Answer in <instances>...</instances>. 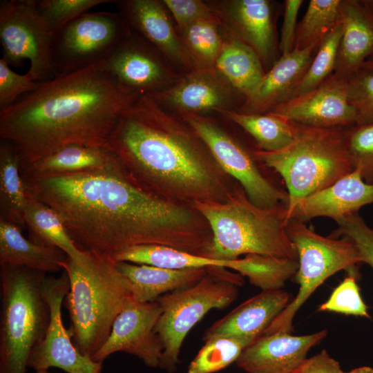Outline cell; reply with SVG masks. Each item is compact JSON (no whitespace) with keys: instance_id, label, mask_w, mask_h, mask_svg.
<instances>
[{"instance_id":"cell-1","label":"cell","mask_w":373,"mask_h":373,"mask_svg":"<svg viewBox=\"0 0 373 373\" xmlns=\"http://www.w3.org/2000/svg\"><path fill=\"white\" fill-rule=\"evenodd\" d=\"M23 180L29 194L59 214L82 251L113 259L156 245L209 256L213 234L204 216L142 188L118 159L96 171Z\"/></svg>"},{"instance_id":"cell-2","label":"cell","mask_w":373,"mask_h":373,"mask_svg":"<svg viewBox=\"0 0 373 373\" xmlns=\"http://www.w3.org/2000/svg\"><path fill=\"white\" fill-rule=\"evenodd\" d=\"M140 97L106 61L39 82L0 111V137L17 148L21 169L64 146H106L122 113Z\"/></svg>"},{"instance_id":"cell-3","label":"cell","mask_w":373,"mask_h":373,"mask_svg":"<svg viewBox=\"0 0 373 373\" xmlns=\"http://www.w3.org/2000/svg\"><path fill=\"white\" fill-rule=\"evenodd\" d=\"M107 146L140 186L175 203L224 202L237 183L195 131L150 95L122 113Z\"/></svg>"},{"instance_id":"cell-4","label":"cell","mask_w":373,"mask_h":373,"mask_svg":"<svg viewBox=\"0 0 373 373\" xmlns=\"http://www.w3.org/2000/svg\"><path fill=\"white\" fill-rule=\"evenodd\" d=\"M61 267L69 278L65 303L72 340L91 358L106 343L117 316L133 301L131 285L113 259L91 253L82 264L67 256Z\"/></svg>"},{"instance_id":"cell-5","label":"cell","mask_w":373,"mask_h":373,"mask_svg":"<svg viewBox=\"0 0 373 373\" xmlns=\"http://www.w3.org/2000/svg\"><path fill=\"white\" fill-rule=\"evenodd\" d=\"M193 206L211 229L213 241L208 258L230 260L242 255L259 254L298 260L296 247L286 231L287 204L258 207L237 182L226 202H200Z\"/></svg>"},{"instance_id":"cell-6","label":"cell","mask_w":373,"mask_h":373,"mask_svg":"<svg viewBox=\"0 0 373 373\" xmlns=\"http://www.w3.org/2000/svg\"><path fill=\"white\" fill-rule=\"evenodd\" d=\"M295 124L296 135L277 151L256 150L254 159L278 173L287 190L289 211L354 169L346 141L347 127L316 128Z\"/></svg>"},{"instance_id":"cell-7","label":"cell","mask_w":373,"mask_h":373,"mask_svg":"<svg viewBox=\"0 0 373 373\" xmlns=\"http://www.w3.org/2000/svg\"><path fill=\"white\" fill-rule=\"evenodd\" d=\"M46 274L1 266L0 373H26L30 354L46 334L50 321L41 293Z\"/></svg>"},{"instance_id":"cell-8","label":"cell","mask_w":373,"mask_h":373,"mask_svg":"<svg viewBox=\"0 0 373 373\" xmlns=\"http://www.w3.org/2000/svg\"><path fill=\"white\" fill-rule=\"evenodd\" d=\"M242 276L223 267H209L195 285L161 296L156 301L162 314L156 325L164 350L160 367L173 373L178 366L183 341L190 330L213 309H223L233 302Z\"/></svg>"},{"instance_id":"cell-9","label":"cell","mask_w":373,"mask_h":373,"mask_svg":"<svg viewBox=\"0 0 373 373\" xmlns=\"http://www.w3.org/2000/svg\"><path fill=\"white\" fill-rule=\"evenodd\" d=\"M286 231L298 254L296 278L299 289L263 335L290 334L296 312L326 279L341 270L363 262L356 245L347 237H324L311 230L303 222L294 219L287 221Z\"/></svg>"},{"instance_id":"cell-10","label":"cell","mask_w":373,"mask_h":373,"mask_svg":"<svg viewBox=\"0 0 373 373\" xmlns=\"http://www.w3.org/2000/svg\"><path fill=\"white\" fill-rule=\"evenodd\" d=\"M119 12H86L52 36L55 77L83 70L106 61L131 33Z\"/></svg>"},{"instance_id":"cell-11","label":"cell","mask_w":373,"mask_h":373,"mask_svg":"<svg viewBox=\"0 0 373 373\" xmlns=\"http://www.w3.org/2000/svg\"><path fill=\"white\" fill-rule=\"evenodd\" d=\"M52 33L40 15L37 0L0 2V41L2 57L10 66L30 61L28 73L37 82L55 77Z\"/></svg>"},{"instance_id":"cell-12","label":"cell","mask_w":373,"mask_h":373,"mask_svg":"<svg viewBox=\"0 0 373 373\" xmlns=\"http://www.w3.org/2000/svg\"><path fill=\"white\" fill-rule=\"evenodd\" d=\"M202 139L222 169L243 188L258 207L271 208L287 203L288 195L274 186L260 171L253 155L213 120L202 115L182 114Z\"/></svg>"},{"instance_id":"cell-13","label":"cell","mask_w":373,"mask_h":373,"mask_svg":"<svg viewBox=\"0 0 373 373\" xmlns=\"http://www.w3.org/2000/svg\"><path fill=\"white\" fill-rule=\"evenodd\" d=\"M70 288L68 274L63 270L57 278L46 276L41 293L50 310V321L44 338L32 350L28 367L48 370L58 367L67 373H102V363L82 354L66 329L61 316V306Z\"/></svg>"},{"instance_id":"cell-14","label":"cell","mask_w":373,"mask_h":373,"mask_svg":"<svg viewBox=\"0 0 373 373\" xmlns=\"http://www.w3.org/2000/svg\"><path fill=\"white\" fill-rule=\"evenodd\" d=\"M161 314L157 301L133 300L117 316L108 339L91 359L102 363L110 355L122 352L137 357L149 367H159L164 347L156 325Z\"/></svg>"},{"instance_id":"cell-15","label":"cell","mask_w":373,"mask_h":373,"mask_svg":"<svg viewBox=\"0 0 373 373\" xmlns=\"http://www.w3.org/2000/svg\"><path fill=\"white\" fill-rule=\"evenodd\" d=\"M347 89L348 78L334 73L316 88L267 113L312 127H349L356 124L357 115L348 102Z\"/></svg>"},{"instance_id":"cell-16","label":"cell","mask_w":373,"mask_h":373,"mask_svg":"<svg viewBox=\"0 0 373 373\" xmlns=\"http://www.w3.org/2000/svg\"><path fill=\"white\" fill-rule=\"evenodd\" d=\"M131 33L106 60L116 80L140 96L164 89L169 72L158 51L139 34Z\"/></svg>"},{"instance_id":"cell-17","label":"cell","mask_w":373,"mask_h":373,"mask_svg":"<svg viewBox=\"0 0 373 373\" xmlns=\"http://www.w3.org/2000/svg\"><path fill=\"white\" fill-rule=\"evenodd\" d=\"M233 90L236 91L215 68H200L150 95L162 107L173 108L181 115H204L209 111L229 109Z\"/></svg>"},{"instance_id":"cell-18","label":"cell","mask_w":373,"mask_h":373,"mask_svg":"<svg viewBox=\"0 0 373 373\" xmlns=\"http://www.w3.org/2000/svg\"><path fill=\"white\" fill-rule=\"evenodd\" d=\"M327 334L324 329L303 336L262 335L243 350L236 364L248 373H293Z\"/></svg>"},{"instance_id":"cell-19","label":"cell","mask_w":373,"mask_h":373,"mask_svg":"<svg viewBox=\"0 0 373 373\" xmlns=\"http://www.w3.org/2000/svg\"><path fill=\"white\" fill-rule=\"evenodd\" d=\"M371 203L373 182L364 181L361 170L356 168L330 186L298 200L287 211V218L304 222L326 216L338 222Z\"/></svg>"},{"instance_id":"cell-20","label":"cell","mask_w":373,"mask_h":373,"mask_svg":"<svg viewBox=\"0 0 373 373\" xmlns=\"http://www.w3.org/2000/svg\"><path fill=\"white\" fill-rule=\"evenodd\" d=\"M289 298L281 289L262 290L215 322L205 332L203 340L230 337L248 346L263 334L288 305Z\"/></svg>"},{"instance_id":"cell-21","label":"cell","mask_w":373,"mask_h":373,"mask_svg":"<svg viewBox=\"0 0 373 373\" xmlns=\"http://www.w3.org/2000/svg\"><path fill=\"white\" fill-rule=\"evenodd\" d=\"M115 3L129 27L158 51L187 67L195 66V61L176 35L162 1H115Z\"/></svg>"},{"instance_id":"cell-22","label":"cell","mask_w":373,"mask_h":373,"mask_svg":"<svg viewBox=\"0 0 373 373\" xmlns=\"http://www.w3.org/2000/svg\"><path fill=\"white\" fill-rule=\"evenodd\" d=\"M319 44L281 55L245 98L242 113H267L289 99L309 66Z\"/></svg>"},{"instance_id":"cell-23","label":"cell","mask_w":373,"mask_h":373,"mask_svg":"<svg viewBox=\"0 0 373 373\" xmlns=\"http://www.w3.org/2000/svg\"><path fill=\"white\" fill-rule=\"evenodd\" d=\"M225 15L229 32L251 48L262 64L276 62V38L269 1H230L227 3Z\"/></svg>"},{"instance_id":"cell-24","label":"cell","mask_w":373,"mask_h":373,"mask_svg":"<svg viewBox=\"0 0 373 373\" xmlns=\"http://www.w3.org/2000/svg\"><path fill=\"white\" fill-rule=\"evenodd\" d=\"M343 33L334 73L350 78L373 56V15L361 0H341Z\"/></svg>"},{"instance_id":"cell-25","label":"cell","mask_w":373,"mask_h":373,"mask_svg":"<svg viewBox=\"0 0 373 373\" xmlns=\"http://www.w3.org/2000/svg\"><path fill=\"white\" fill-rule=\"evenodd\" d=\"M130 283L133 300L153 302L161 296L195 285L208 268L170 269L128 262H115Z\"/></svg>"},{"instance_id":"cell-26","label":"cell","mask_w":373,"mask_h":373,"mask_svg":"<svg viewBox=\"0 0 373 373\" xmlns=\"http://www.w3.org/2000/svg\"><path fill=\"white\" fill-rule=\"evenodd\" d=\"M117 158L106 146L72 144L58 149L21 169L23 178H42L99 170Z\"/></svg>"},{"instance_id":"cell-27","label":"cell","mask_w":373,"mask_h":373,"mask_svg":"<svg viewBox=\"0 0 373 373\" xmlns=\"http://www.w3.org/2000/svg\"><path fill=\"white\" fill-rule=\"evenodd\" d=\"M67 256L57 247L41 246L26 239L18 226L0 219V266L55 273L63 270L61 263Z\"/></svg>"},{"instance_id":"cell-28","label":"cell","mask_w":373,"mask_h":373,"mask_svg":"<svg viewBox=\"0 0 373 373\" xmlns=\"http://www.w3.org/2000/svg\"><path fill=\"white\" fill-rule=\"evenodd\" d=\"M23 220L30 241L44 247H57L77 264L84 262L87 252L77 247L59 214L30 194Z\"/></svg>"},{"instance_id":"cell-29","label":"cell","mask_w":373,"mask_h":373,"mask_svg":"<svg viewBox=\"0 0 373 373\" xmlns=\"http://www.w3.org/2000/svg\"><path fill=\"white\" fill-rule=\"evenodd\" d=\"M214 68L245 98L252 93L265 73L256 52L231 32L224 41Z\"/></svg>"},{"instance_id":"cell-30","label":"cell","mask_w":373,"mask_h":373,"mask_svg":"<svg viewBox=\"0 0 373 373\" xmlns=\"http://www.w3.org/2000/svg\"><path fill=\"white\" fill-rule=\"evenodd\" d=\"M29 193L21 172L18 151L11 142L0 143V219L26 228L23 213Z\"/></svg>"},{"instance_id":"cell-31","label":"cell","mask_w":373,"mask_h":373,"mask_svg":"<svg viewBox=\"0 0 373 373\" xmlns=\"http://www.w3.org/2000/svg\"><path fill=\"white\" fill-rule=\"evenodd\" d=\"M218 113L249 133L260 150L277 151L288 146L295 139V124L276 115L249 114L231 109Z\"/></svg>"},{"instance_id":"cell-32","label":"cell","mask_w":373,"mask_h":373,"mask_svg":"<svg viewBox=\"0 0 373 373\" xmlns=\"http://www.w3.org/2000/svg\"><path fill=\"white\" fill-rule=\"evenodd\" d=\"M298 260L280 259L259 254L239 258L237 273L262 290L280 289L286 280L296 274Z\"/></svg>"},{"instance_id":"cell-33","label":"cell","mask_w":373,"mask_h":373,"mask_svg":"<svg viewBox=\"0 0 373 373\" xmlns=\"http://www.w3.org/2000/svg\"><path fill=\"white\" fill-rule=\"evenodd\" d=\"M341 0H311L298 23L293 50H303L319 44L336 25Z\"/></svg>"},{"instance_id":"cell-34","label":"cell","mask_w":373,"mask_h":373,"mask_svg":"<svg viewBox=\"0 0 373 373\" xmlns=\"http://www.w3.org/2000/svg\"><path fill=\"white\" fill-rule=\"evenodd\" d=\"M221 22L202 20L179 30L189 55L202 68H214L224 41L220 32Z\"/></svg>"},{"instance_id":"cell-35","label":"cell","mask_w":373,"mask_h":373,"mask_svg":"<svg viewBox=\"0 0 373 373\" xmlns=\"http://www.w3.org/2000/svg\"><path fill=\"white\" fill-rule=\"evenodd\" d=\"M342 33L343 26L338 19L336 25L321 41L309 66L290 99L316 88L334 73Z\"/></svg>"},{"instance_id":"cell-36","label":"cell","mask_w":373,"mask_h":373,"mask_svg":"<svg viewBox=\"0 0 373 373\" xmlns=\"http://www.w3.org/2000/svg\"><path fill=\"white\" fill-rule=\"evenodd\" d=\"M247 347L230 337H214L204 345L191 361L187 373H215L236 362Z\"/></svg>"},{"instance_id":"cell-37","label":"cell","mask_w":373,"mask_h":373,"mask_svg":"<svg viewBox=\"0 0 373 373\" xmlns=\"http://www.w3.org/2000/svg\"><path fill=\"white\" fill-rule=\"evenodd\" d=\"M112 0H37V9L52 35L97 6Z\"/></svg>"},{"instance_id":"cell-38","label":"cell","mask_w":373,"mask_h":373,"mask_svg":"<svg viewBox=\"0 0 373 373\" xmlns=\"http://www.w3.org/2000/svg\"><path fill=\"white\" fill-rule=\"evenodd\" d=\"M347 149L354 169L361 170L364 181L373 182V122L347 128Z\"/></svg>"},{"instance_id":"cell-39","label":"cell","mask_w":373,"mask_h":373,"mask_svg":"<svg viewBox=\"0 0 373 373\" xmlns=\"http://www.w3.org/2000/svg\"><path fill=\"white\" fill-rule=\"evenodd\" d=\"M319 311L370 318L352 274L345 277L334 289L327 300L319 307Z\"/></svg>"},{"instance_id":"cell-40","label":"cell","mask_w":373,"mask_h":373,"mask_svg":"<svg viewBox=\"0 0 373 373\" xmlns=\"http://www.w3.org/2000/svg\"><path fill=\"white\" fill-rule=\"evenodd\" d=\"M347 95L356 113V124L373 122V70L361 68L348 78Z\"/></svg>"},{"instance_id":"cell-41","label":"cell","mask_w":373,"mask_h":373,"mask_svg":"<svg viewBox=\"0 0 373 373\" xmlns=\"http://www.w3.org/2000/svg\"><path fill=\"white\" fill-rule=\"evenodd\" d=\"M338 228L332 237L341 235L352 240L356 245L362 261L373 269V229L367 225L358 212L350 214L338 222Z\"/></svg>"},{"instance_id":"cell-42","label":"cell","mask_w":373,"mask_h":373,"mask_svg":"<svg viewBox=\"0 0 373 373\" xmlns=\"http://www.w3.org/2000/svg\"><path fill=\"white\" fill-rule=\"evenodd\" d=\"M27 72L20 75L0 59V111L12 106L20 96L32 91L39 86Z\"/></svg>"},{"instance_id":"cell-43","label":"cell","mask_w":373,"mask_h":373,"mask_svg":"<svg viewBox=\"0 0 373 373\" xmlns=\"http://www.w3.org/2000/svg\"><path fill=\"white\" fill-rule=\"evenodd\" d=\"M179 30L194 22L209 20L221 22V12L200 0H163Z\"/></svg>"},{"instance_id":"cell-44","label":"cell","mask_w":373,"mask_h":373,"mask_svg":"<svg viewBox=\"0 0 373 373\" xmlns=\"http://www.w3.org/2000/svg\"><path fill=\"white\" fill-rule=\"evenodd\" d=\"M303 1L286 0L284 3L283 22L281 28L279 49L281 55L290 53L294 48L297 29V17Z\"/></svg>"},{"instance_id":"cell-45","label":"cell","mask_w":373,"mask_h":373,"mask_svg":"<svg viewBox=\"0 0 373 373\" xmlns=\"http://www.w3.org/2000/svg\"><path fill=\"white\" fill-rule=\"evenodd\" d=\"M293 373H345L339 363L331 357L325 350L306 358Z\"/></svg>"},{"instance_id":"cell-46","label":"cell","mask_w":373,"mask_h":373,"mask_svg":"<svg viewBox=\"0 0 373 373\" xmlns=\"http://www.w3.org/2000/svg\"><path fill=\"white\" fill-rule=\"evenodd\" d=\"M347 373H373V368L368 366H362L354 368Z\"/></svg>"},{"instance_id":"cell-47","label":"cell","mask_w":373,"mask_h":373,"mask_svg":"<svg viewBox=\"0 0 373 373\" xmlns=\"http://www.w3.org/2000/svg\"><path fill=\"white\" fill-rule=\"evenodd\" d=\"M361 68L373 70V56L367 59L361 66Z\"/></svg>"},{"instance_id":"cell-48","label":"cell","mask_w":373,"mask_h":373,"mask_svg":"<svg viewBox=\"0 0 373 373\" xmlns=\"http://www.w3.org/2000/svg\"><path fill=\"white\" fill-rule=\"evenodd\" d=\"M361 1L373 15V0H361Z\"/></svg>"},{"instance_id":"cell-49","label":"cell","mask_w":373,"mask_h":373,"mask_svg":"<svg viewBox=\"0 0 373 373\" xmlns=\"http://www.w3.org/2000/svg\"><path fill=\"white\" fill-rule=\"evenodd\" d=\"M35 373H51L48 370H38L36 371Z\"/></svg>"}]
</instances>
